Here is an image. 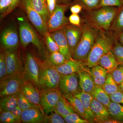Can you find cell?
Instances as JSON below:
<instances>
[{
    "instance_id": "cell-1",
    "label": "cell",
    "mask_w": 123,
    "mask_h": 123,
    "mask_svg": "<svg viewBox=\"0 0 123 123\" xmlns=\"http://www.w3.org/2000/svg\"><path fill=\"white\" fill-rule=\"evenodd\" d=\"M119 9L106 6L90 11L82 10L81 20L98 30L109 31Z\"/></svg>"
},
{
    "instance_id": "cell-2",
    "label": "cell",
    "mask_w": 123,
    "mask_h": 123,
    "mask_svg": "<svg viewBox=\"0 0 123 123\" xmlns=\"http://www.w3.org/2000/svg\"><path fill=\"white\" fill-rule=\"evenodd\" d=\"M116 34L110 30L99 31L85 63L90 68L98 64L100 59L112 50L117 41Z\"/></svg>"
},
{
    "instance_id": "cell-3",
    "label": "cell",
    "mask_w": 123,
    "mask_h": 123,
    "mask_svg": "<svg viewBox=\"0 0 123 123\" xmlns=\"http://www.w3.org/2000/svg\"><path fill=\"white\" fill-rule=\"evenodd\" d=\"M82 34L73 55V59L86 62L100 31L82 20Z\"/></svg>"
},
{
    "instance_id": "cell-4",
    "label": "cell",
    "mask_w": 123,
    "mask_h": 123,
    "mask_svg": "<svg viewBox=\"0 0 123 123\" xmlns=\"http://www.w3.org/2000/svg\"><path fill=\"white\" fill-rule=\"evenodd\" d=\"M19 25V35L22 46L26 48L31 43L36 47L40 52H43V44L39 37L27 20L24 17L18 18Z\"/></svg>"
},
{
    "instance_id": "cell-5",
    "label": "cell",
    "mask_w": 123,
    "mask_h": 123,
    "mask_svg": "<svg viewBox=\"0 0 123 123\" xmlns=\"http://www.w3.org/2000/svg\"><path fill=\"white\" fill-rule=\"evenodd\" d=\"M26 80L23 72L7 75L0 80V97L17 94Z\"/></svg>"
},
{
    "instance_id": "cell-6",
    "label": "cell",
    "mask_w": 123,
    "mask_h": 123,
    "mask_svg": "<svg viewBox=\"0 0 123 123\" xmlns=\"http://www.w3.org/2000/svg\"><path fill=\"white\" fill-rule=\"evenodd\" d=\"M72 4L57 3L55 11L50 16L47 24L48 32H51L63 28L66 25L70 24L68 18L65 16V12Z\"/></svg>"
},
{
    "instance_id": "cell-7",
    "label": "cell",
    "mask_w": 123,
    "mask_h": 123,
    "mask_svg": "<svg viewBox=\"0 0 123 123\" xmlns=\"http://www.w3.org/2000/svg\"><path fill=\"white\" fill-rule=\"evenodd\" d=\"M19 6L25 12L29 21L40 33L43 35L48 31L47 25L34 8L31 0H21Z\"/></svg>"
},
{
    "instance_id": "cell-8",
    "label": "cell",
    "mask_w": 123,
    "mask_h": 123,
    "mask_svg": "<svg viewBox=\"0 0 123 123\" xmlns=\"http://www.w3.org/2000/svg\"><path fill=\"white\" fill-rule=\"evenodd\" d=\"M61 74L55 67L49 66L40 70L39 84L43 89H57Z\"/></svg>"
},
{
    "instance_id": "cell-9",
    "label": "cell",
    "mask_w": 123,
    "mask_h": 123,
    "mask_svg": "<svg viewBox=\"0 0 123 123\" xmlns=\"http://www.w3.org/2000/svg\"><path fill=\"white\" fill-rule=\"evenodd\" d=\"M62 96L57 89H43L40 92V105L46 115L53 111Z\"/></svg>"
},
{
    "instance_id": "cell-10",
    "label": "cell",
    "mask_w": 123,
    "mask_h": 123,
    "mask_svg": "<svg viewBox=\"0 0 123 123\" xmlns=\"http://www.w3.org/2000/svg\"><path fill=\"white\" fill-rule=\"evenodd\" d=\"M23 72L26 80L32 82L38 88L40 87L39 75L40 70L37 62L30 53L27 54Z\"/></svg>"
},
{
    "instance_id": "cell-11",
    "label": "cell",
    "mask_w": 123,
    "mask_h": 123,
    "mask_svg": "<svg viewBox=\"0 0 123 123\" xmlns=\"http://www.w3.org/2000/svg\"><path fill=\"white\" fill-rule=\"evenodd\" d=\"M4 50L7 75L23 72L18 48Z\"/></svg>"
},
{
    "instance_id": "cell-12",
    "label": "cell",
    "mask_w": 123,
    "mask_h": 123,
    "mask_svg": "<svg viewBox=\"0 0 123 123\" xmlns=\"http://www.w3.org/2000/svg\"><path fill=\"white\" fill-rule=\"evenodd\" d=\"M77 73L69 75L61 74L58 88L64 95H74L79 92V81Z\"/></svg>"
},
{
    "instance_id": "cell-13",
    "label": "cell",
    "mask_w": 123,
    "mask_h": 123,
    "mask_svg": "<svg viewBox=\"0 0 123 123\" xmlns=\"http://www.w3.org/2000/svg\"><path fill=\"white\" fill-rule=\"evenodd\" d=\"M19 35L15 25L7 27L2 31L1 36V43L4 49L18 48Z\"/></svg>"
},
{
    "instance_id": "cell-14",
    "label": "cell",
    "mask_w": 123,
    "mask_h": 123,
    "mask_svg": "<svg viewBox=\"0 0 123 123\" xmlns=\"http://www.w3.org/2000/svg\"><path fill=\"white\" fill-rule=\"evenodd\" d=\"M63 29L68 43L70 54L72 57L74 51L81 37L82 25L81 26H77L69 24L64 27Z\"/></svg>"
},
{
    "instance_id": "cell-15",
    "label": "cell",
    "mask_w": 123,
    "mask_h": 123,
    "mask_svg": "<svg viewBox=\"0 0 123 123\" xmlns=\"http://www.w3.org/2000/svg\"><path fill=\"white\" fill-rule=\"evenodd\" d=\"M91 107L95 123H105L111 119L108 108L94 98L91 101Z\"/></svg>"
},
{
    "instance_id": "cell-16",
    "label": "cell",
    "mask_w": 123,
    "mask_h": 123,
    "mask_svg": "<svg viewBox=\"0 0 123 123\" xmlns=\"http://www.w3.org/2000/svg\"><path fill=\"white\" fill-rule=\"evenodd\" d=\"M49 33L59 46L60 52L68 60L72 59L63 27Z\"/></svg>"
},
{
    "instance_id": "cell-17",
    "label": "cell",
    "mask_w": 123,
    "mask_h": 123,
    "mask_svg": "<svg viewBox=\"0 0 123 123\" xmlns=\"http://www.w3.org/2000/svg\"><path fill=\"white\" fill-rule=\"evenodd\" d=\"M21 120L25 123H46V115L40 108H30L22 111Z\"/></svg>"
},
{
    "instance_id": "cell-18",
    "label": "cell",
    "mask_w": 123,
    "mask_h": 123,
    "mask_svg": "<svg viewBox=\"0 0 123 123\" xmlns=\"http://www.w3.org/2000/svg\"><path fill=\"white\" fill-rule=\"evenodd\" d=\"M37 88L32 82L26 80L22 86L20 91L31 103L41 107L40 93Z\"/></svg>"
},
{
    "instance_id": "cell-19",
    "label": "cell",
    "mask_w": 123,
    "mask_h": 123,
    "mask_svg": "<svg viewBox=\"0 0 123 123\" xmlns=\"http://www.w3.org/2000/svg\"><path fill=\"white\" fill-rule=\"evenodd\" d=\"M74 96L80 99L84 107L86 120L89 123H95L94 116L91 107V101L93 98L90 94L83 92H78Z\"/></svg>"
},
{
    "instance_id": "cell-20",
    "label": "cell",
    "mask_w": 123,
    "mask_h": 123,
    "mask_svg": "<svg viewBox=\"0 0 123 123\" xmlns=\"http://www.w3.org/2000/svg\"><path fill=\"white\" fill-rule=\"evenodd\" d=\"M60 74L68 75L74 73H78L84 69L83 62L78 61L72 59L68 60L60 66L55 67Z\"/></svg>"
},
{
    "instance_id": "cell-21",
    "label": "cell",
    "mask_w": 123,
    "mask_h": 123,
    "mask_svg": "<svg viewBox=\"0 0 123 123\" xmlns=\"http://www.w3.org/2000/svg\"><path fill=\"white\" fill-rule=\"evenodd\" d=\"M79 86L82 92L91 93L95 85L90 73L82 70L78 73Z\"/></svg>"
},
{
    "instance_id": "cell-22",
    "label": "cell",
    "mask_w": 123,
    "mask_h": 123,
    "mask_svg": "<svg viewBox=\"0 0 123 123\" xmlns=\"http://www.w3.org/2000/svg\"><path fill=\"white\" fill-rule=\"evenodd\" d=\"M98 64L110 73H111L119 65L112 50L109 51L101 57Z\"/></svg>"
},
{
    "instance_id": "cell-23",
    "label": "cell",
    "mask_w": 123,
    "mask_h": 123,
    "mask_svg": "<svg viewBox=\"0 0 123 123\" xmlns=\"http://www.w3.org/2000/svg\"><path fill=\"white\" fill-rule=\"evenodd\" d=\"M91 68L90 73L95 85L102 86L105 81L108 72L99 64L93 66Z\"/></svg>"
},
{
    "instance_id": "cell-24",
    "label": "cell",
    "mask_w": 123,
    "mask_h": 123,
    "mask_svg": "<svg viewBox=\"0 0 123 123\" xmlns=\"http://www.w3.org/2000/svg\"><path fill=\"white\" fill-rule=\"evenodd\" d=\"M17 94L1 97L0 101V111L12 112L18 106Z\"/></svg>"
},
{
    "instance_id": "cell-25",
    "label": "cell",
    "mask_w": 123,
    "mask_h": 123,
    "mask_svg": "<svg viewBox=\"0 0 123 123\" xmlns=\"http://www.w3.org/2000/svg\"><path fill=\"white\" fill-rule=\"evenodd\" d=\"M53 111L57 112L63 118L71 113L75 112L70 103L63 95H62L58 101Z\"/></svg>"
},
{
    "instance_id": "cell-26",
    "label": "cell",
    "mask_w": 123,
    "mask_h": 123,
    "mask_svg": "<svg viewBox=\"0 0 123 123\" xmlns=\"http://www.w3.org/2000/svg\"><path fill=\"white\" fill-rule=\"evenodd\" d=\"M31 1L34 8L41 15L47 24L50 18V14L46 0H31Z\"/></svg>"
},
{
    "instance_id": "cell-27",
    "label": "cell",
    "mask_w": 123,
    "mask_h": 123,
    "mask_svg": "<svg viewBox=\"0 0 123 123\" xmlns=\"http://www.w3.org/2000/svg\"><path fill=\"white\" fill-rule=\"evenodd\" d=\"M63 96L70 103L74 111L82 119H86L85 111L80 99L72 94L64 95Z\"/></svg>"
},
{
    "instance_id": "cell-28",
    "label": "cell",
    "mask_w": 123,
    "mask_h": 123,
    "mask_svg": "<svg viewBox=\"0 0 123 123\" xmlns=\"http://www.w3.org/2000/svg\"><path fill=\"white\" fill-rule=\"evenodd\" d=\"M91 94L94 98L103 104L107 108L111 102L110 95L105 91L102 86H95Z\"/></svg>"
},
{
    "instance_id": "cell-29",
    "label": "cell",
    "mask_w": 123,
    "mask_h": 123,
    "mask_svg": "<svg viewBox=\"0 0 123 123\" xmlns=\"http://www.w3.org/2000/svg\"><path fill=\"white\" fill-rule=\"evenodd\" d=\"M108 109L111 119L123 123V105L111 101Z\"/></svg>"
},
{
    "instance_id": "cell-30",
    "label": "cell",
    "mask_w": 123,
    "mask_h": 123,
    "mask_svg": "<svg viewBox=\"0 0 123 123\" xmlns=\"http://www.w3.org/2000/svg\"><path fill=\"white\" fill-rule=\"evenodd\" d=\"M68 60L60 51L51 53L48 59L47 62L50 66L55 67L64 63Z\"/></svg>"
},
{
    "instance_id": "cell-31",
    "label": "cell",
    "mask_w": 123,
    "mask_h": 123,
    "mask_svg": "<svg viewBox=\"0 0 123 123\" xmlns=\"http://www.w3.org/2000/svg\"><path fill=\"white\" fill-rule=\"evenodd\" d=\"M110 30L115 33L123 31V6L119 9L118 12L112 21Z\"/></svg>"
},
{
    "instance_id": "cell-32",
    "label": "cell",
    "mask_w": 123,
    "mask_h": 123,
    "mask_svg": "<svg viewBox=\"0 0 123 123\" xmlns=\"http://www.w3.org/2000/svg\"><path fill=\"white\" fill-rule=\"evenodd\" d=\"M102 87L109 95L120 89L119 86L113 79L112 74L110 73L108 74L105 81Z\"/></svg>"
},
{
    "instance_id": "cell-33",
    "label": "cell",
    "mask_w": 123,
    "mask_h": 123,
    "mask_svg": "<svg viewBox=\"0 0 123 123\" xmlns=\"http://www.w3.org/2000/svg\"><path fill=\"white\" fill-rule=\"evenodd\" d=\"M18 106L22 111L31 108H39L42 109L41 107L37 105L31 103L26 98L20 91L17 94Z\"/></svg>"
},
{
    "instance_id": "cell-34",
    "label": "cell",
    "mask_w": 123,
    "mask_h": 123,
    "mask_svg": "<svg viewBox=\"0 0 123 123\" xmlns=\"http://www.w3.org/2000/svg\"><path fill=\"white\" fill-rule=\"evenodd\" d=\"M101 0H74L72 4H78L82 7L84 11H90L98 8Z\"/></svg>"
},
{
    "instance_id": "cell-35",
    "label": "cell",
    "mask_w": 123,
    "mask_h": 123,
    "mask_svg": "<svg viewBox=\"0 0 123 123\" xmlns=\"http://www.w3.org/2000/svg\"><path fill=\"white\" fill-rule=\"evenodd\" d=\"M0 112V123H18L21 122V118L14 115L11 112L1 111Z\"/></svg>"
},
{
    "instance_id": "cell-36",
    "label": "cell",
    "mask_w": 123,
    "mask_h": 123,
    "mask_svg": "<svg viewBox=\"0 0 123 123\" xmlns=\"http://www.w3.org/2000/svg\"><path fill=\"white\" fill-rule=\"evenodd\" d=\"M43 36L46 46L51 53L60 51L59 46L51 35L50 33L48 31Z\"/></svg>"
},
{
    "instance_id": "cell-37",
    "label": "cell",
    "mask_w": 123,
    "mask_h": 123,
    "mask_svg": "<svg viewBox=\"0 0 123 123\" xmlns=\"http://www.w3.org/2000/svg\"><path fill=\"white\" fill-rule=\"evenodd\" d=\"M112 50L119 65H123V45L117 40Z\"/></svg>"
},
{
    "instance_id": "cell-38",
    "label": "cell",
    "mask_w": 123,
    "mask_h": 123,
    "mask_svg": "<svg viewBox=\"0 0 123 123\" xmlns=\"http://www.w3.org/2000/svg\"><path fill=\"white\" fill-rule=\"evenodd\" d=\"M111 74L113 79L118 85L123 82V65H119Z\"/></svg>"
},
{
    "instance_id": "cell-39",
    "label": "cell",
    "mask_w": 123,
    "mask_h": 123,
    "mask_svg": "<svg viewBox=\"0 0 123 123\" xmlns=\"http://www.w3.org/2000/svg\"><path fill=\"white\" fill-rule=\"evenodd\" d=\"M75 112L71 113L68 115L64 117L66 123H88L87 120L81 118Z\"/></svg>"
},
{
    "instance_id": "cell-40",
    "label": "cell",
    "mask_w": 123,
    "mask_h": 123,
    "mask_svg": "<svg viewBox=\"0 0 123 123\" xmlns=\"http://www.w3.org/2000/svg\"><path fill=\"white\" fill-rule=\"evenodd\" d=\"M46 123H66L64 119L61 116L55 111L51 112L49 115H46Z\"/></svg>"
},
{
    "instance_id": "cell-41",
    "label": "cell",
    "mask_w": 123,
    "mask_h": 123,
    "mask_svg": "<svg viewBox=\"0 0 123 123\" xmlns=\"http://www.w3.org/2000/svg\"><path fill=\"white\" fill-rule=\"evenodd\" d=\"M7 68L4 52H1L0 55V80L7 76Z\"/></svg>"
},
{
    "instance_id": "cell-42",
    "label": "cell",
    "mask_w": 123,
    "mask_h": 123,
    "mask_svg": "<svg viewBox=\"0 0 123 123\" xmlns=\"http://www.w3.org/2000/svg\"><path fill=\"white\" fill-rule=\"evenodd\" d=\"M123 6V0H101L99 8L109 6L120 8Z\"/></svg>"
},
{
    "instance_id": "cell-43",
    "label": "cell",
    "mask_w": 123,
    "mask_h": 123,
    "mask_svg": "<svg viewBox=\"0 0 123 123\" xmlns=\"http://www.w3.org/2000/svg\"><path fill=\"white\" fill-rule=\"evenodd\" d=\"M110 97L111 101L123 105V92L120 89L114 93L110 95Z\"/></svg>"
},
{
    "instance_id": "cell-44",
    "label": "cell",
    "mask_w": 123,
    "mask_h": 123,
    "mask_svg": "<svg viewBox=\"0 0 123 123\" xmlns=\"http://www.w3.org/2000/svg\"><path fill=\"white\" fill-rule=\"evenodd\" d=\"M68 20L70 24L77 26L81 25V18L78 14H72L69 17Z\"/></svg>"
},
{
    "instance_id": "cell-45",
    "label": "cell",
    "mask_w": 123,
    "mask_h": 123,
    "mask_svg": "<svg viewBox=\"0 0 123 123\" xmlns=\"http://www.w3.org/2000/svg\"><path fill=\"white\" fill-rule=\"evenodd\" d=\"M13 1V0H0V13L1 15L9 8Z\"/></svg>"
},
{
    "instance_id": "cell-46",
    "label": "cell",
    "mask_w": 123,
    "mask_h": 123,
    "mask_svg": "<svg viewBox=\"0 0 123 123\" xmlns=\"http://www.w3.org/2000/svg\"><path fill=\"white\" fill-rule=\"evenodd\" d=\"M46 1L50 17L56 7L57 4V0H46Z\"/></svg>"
},
{
    "instance_id": "cell-47",
    "label": "cell",
    "mask_w": 123,
    "mask_h": 123,
    "mask_svg": "<svg viewBox=\"0 0 123 123\" xmlns=\"http://www.w3.org/2000/svg\"><path fill=\"white\" fill-rule=\"evenodd\" d=\"M21 0H13L12 4L6 12L3 15H1V17L4 18L9 14L11 13L19 5Z\"/></svg>"
},
{
    "instance_id": "cell-48",
    "label": "cell",
    "mask_w": 123,
    "mask_h": 123,
    "mask_svg": "<svg viewBox=\"0 0 123 123\" xmlns=\"http://www.w3.org/2000/svg\"><path fill=\"white\" fill-rule=\"evenodd\" d=\"M70 7V11L72 14H78L83 10L81 6L78 4H72Z\"/></svg>"
},
{
    "instance_id": "cell-49",
    "label": "cell",
    "mask_w": 123,
    "mask_h": 123,
    "mask_svg": "<svg viewBox=\"0 0 123 123\" xmlns=\"http://www.w3.org/2000/svg\"><path fill=\"white\" fill-rule=\"evenodd\" d=\"M22 111V110L17 106L11 112L14 115L21 119Z\"/></svg>"
},
{
    "instance_id": "cell-50",
    "label": "cell",
    "mask_w": 123,
    "mask_h": 123,
    "mask_svg": "<svg viewBox=\"0 0 123 123\" xmlns=\"http://www.w3.org/2000/svg\"><path fill=\"white\" fill-rule=\"evenodd\" d=\"M116 34L117 40L121 44L123 45V31L116 33Z\"/></svg>"
},
{
    "instance_id": "cell-51",
    "label": "cell",
    "mask_w": 123,
    "mask_h": 123,
    "mask_svg": "<svg viewBox=\"0 0 123 123\" xmlns=\"http://www.w3.org/2000/svg\"><path fill=\"white\" fill-rule=\"evenodd\" d=\"M74 0H57L58 4H68L73 2Z\"/></svg>"
},
{
    "instance_id": "cell-52",
    "label": "cell",
    "mask_w": 123,
    "mask_h": 123,
    "mask_svg": "<svg viewBox=\"0 0 123 123\" xmlns=\"http://www.w3.org/2000/svg\"><path fill=\"white\" fill-rule=\"evenodd\" d=\"M119 86L120 90L123 92V82H122L119 85Z\"/></svg>"
}]
</instances>
